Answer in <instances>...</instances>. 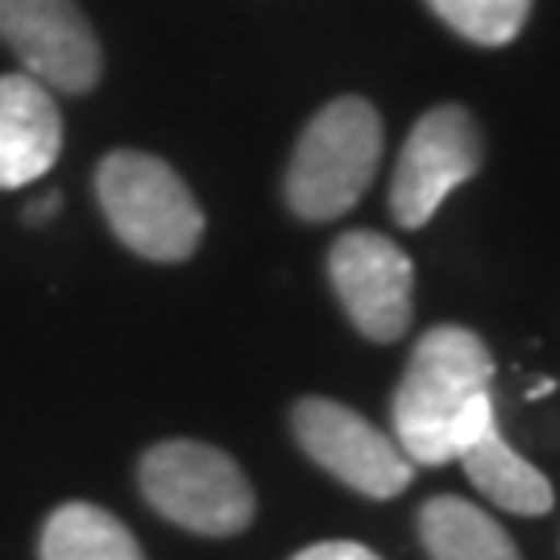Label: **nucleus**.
Masks as SVG:
<instances>
[{
	"label": "nucleus",
	"instance_id": "1",
	"mask_svg": "<svg viewBox=\"0 0 560 560\" xmlns=\"http://www.w3.org/2000/svg\"><path fill=\"white\" fill-rule=\"evenodd\" d=\"M494 358L486 340L460 324L423 332L395 390V444L411 465L460 457L486 428H494Z\"/></svg>",
	"mask_w": 560,
	"mask_h": 560
},
{
	"label": "nucleus",
	"instance_id": "2",
	"mask_svg": "<svg viewBox=\"0 0 560 560\" xmlns=\"http://www.w3.org/2000/svg\"><path fill=\"white\" fill-rule=\"evenodd\" d=\"M382 159V117L361 96L324 104L300 133L287 166V203L303 221L345 217L374 183Z\"/></svg>",
	"mask_w": 560,
	"mask_h": 560
},
{
	"label": "nucleus",
	"instance_id": "3",
	"mask_svg": "<svg viewBox=\"0 0 560 560\" xmlns=\"http://www.w3.org/2000/svg\"><path fill=\"white\" fill-rule=\"evenodd\" d=\"M96 196L125 249L150 261H187L200 249L203 212L171 162L113 150L96 171Z\"/></svg>",
	"mask_w": 560,
	"mask_h": 560
},
{
	"label": "nucleus",
	"instance_id": "4",
	"mask_svg": "<svg viewBox=\"0 0 560 560\" xmlns=\"http://www.w3.org/2000/svg\"><path fill=\"white\" fill-rule=\"evenodd\" d=\"M138 486L162 520L196 536H237L254 520V490L241 465L212 444H154L138 465Z\"/></svg>",
	"mask_w": 560,
	"mask_h": 560
},
{
	"label": "nucleus",
	"instance_id": "5",
	"mask_svg": "<svg viewBox=\"0 0 560 560\" xmlns=\"http://www.w3.org/2000/svg\"><path fill=\"white\" fill-rule=\"evenodd\" d=\"M481 166L478 120L460 104H441L416 120L402 141L395 183H390V212L402 229H423L441 212V203L469 183Z\"/></svg>",
	"mask_w": 560,
	"mask_h": 560
},
{
	"label": "nucleus",
	"instance_id": "6",
	"mask_svg": "<svg viewBox=\"0 0 560 560\" xmlns=\"http://www.w3.org/2000/svg\"><path fill=\"white\" fill-rule=\"evenodd\" d=\"M291 428L307 457L365 499H395L411 486V460L399 444L345 402L300 399Z\"/></svg>",
	"mask_w": 560,
	"mask_h": 560
},
{
	"label": "nucleus",
	"instance_id": "7",
	"mask_svg": "<svg viewBox=\"0 0 560 560\" xmlns=\"http://www.w3.org/2000/svg\"><path fill=\"white\" fill-rule=\"evenodd\" d=\"M0 38L50 92L83 96L101 83V42L75 0H0Z\"/></svg>",
	"mask_w": 560,
	"mask_h": 560
},
{
	"label": "nucleus",
	"instance_id": "8",
	"mask_svg": "<svg viewBox=\"0 0 560 560\" xmlns=\"http://www.w3.org/2000/svg\"><path fill=\"white\" fill-rule=\"evenodd\" d=\"M328 279L349 320L370 340H399L411 324V258L399 245L370 229H349L332 241Z\"/></svg>",
	"mask_w": 560,
	"mask_h": 560
},
{
	"label": "nucleus",
	"instance_id": "9",
	"mask_svg": "<svg viewBox=\"0 0 560 560\" xmlns=\"http://www.w3.org/2000/svg\"><path fill=\"white\" fill-rule=\"evenodd\" d=\"M62 150V117L55 92L34 75H0V187L38 183Z\"/></svg>",
	"mask_w": 560,
	"mask_h": 560
},
{
	"label": "nucleus",
	"instance_id": "10",
	"mask_svg": "<svg viewBox=\"0 0 560 560\" xmlns=\"http://www.w3.org/2000/svg\"><path fill=\"white\" fill-rule=\"evenodd\" d=\"M457 460L465 465L469 481L490 502H499L502 511H515V515H548L552 511V486H548V478L502 441L499 423L486 428Z\"/></svg>",
	"mask_w": 560,
	"mask_h": 560
},
{
	"label": "nucleus",
	"instance_id": "11",
	"mask_svg": "<svg viewBox=\"0 0 560 560\" xmlns=\"http://www.w3.org/2000/svg\"><path fill=\"white\" fill-rule=\"evenodd\" d=\"M420 540L432 560H520V548L499 523L457 494L423 502Z\"/></svg>",
	"mask_w": 560,
	"mask_h": 560
},
{
	"label": "nucleus",
	"instance_id": "12",
	"mask_svg": "<svg viewBox=\"0 0 560 560\" xmlns=\"http://www.w3.org/2000/svg\"><path fill=\"white\" fill-rule=\"evenodd\" d=\"M42 560H145V552L104 506L67 502L42 527Z\"/></svg>",
	"mask_w": 560,
	"mask_h": 560
},
{
	"label": "nucleus",
	"instance_id": "13",
	"mask_svg": "<svg viewBox=\"0 0 560 560\" xmlns=\"http://www.w3.org/2000/svg\"><path fill=\"white\" fill-rule=\"evenodd\" d=\"M432 13L478 46H506L527 25L532 0H428Z\"/></svg>",
	"mask_w": 560,
	"mask_h": 560
},
{
	"label": "nucleus",
	"instance_id": "14",
	"mask_svg": "<svg viewBox=\"0 0 560 560\" xmlns=\"http://www.w3.org/2000/svg\"><path fill=\"white\" fill-rule=\"evenodd\" d=\"M291 560H382L374 548H365V544H353V540H324V544H312V548H303L295 552Z\"/></svg>",
	"mask_w": 560,
	"mask_h": 560
},
{
	"label": "nucleus",
	"instance_id": "15",
	"mask_svg": "<svg viewBox=\"0 0 560 560\" xmlns=\"http://www.w3.org/2000/svg\"><path fill=\"white\" fill-rule=\"evenodd\" d=\"M55 212H59V196L50 191L46 200H38V203H30V208H25V224H46Z\"/></svg>",
	"mask_w": 560,
	"mask_h": 560
}]
</instances>
